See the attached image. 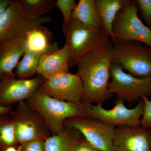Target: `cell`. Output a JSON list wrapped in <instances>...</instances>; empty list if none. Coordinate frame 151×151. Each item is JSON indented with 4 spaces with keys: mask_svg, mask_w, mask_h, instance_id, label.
<instances>
[{
    "mask_svg": "<svg viewBox=\"0 0 151 151\" xmlns=\"http://www.w3.org/2000/svg\"><path fill=\"white\" fill-rule=\"evenodd\" d=\"M78 131L65 127L64 129L45 141V151H71L78 140Z\"/></svg>",
    "mask_w": 151,
    "mask_h": 151,
    "instance_id": "18",
    "label": "cell"
},
{
    "mask_svg": "<svg viewBox=\"0 0 151 151\" xmlns=\"http://www.w3.org/2000/svg\"><path fill=\"white\" fill-rule=\"evenodd\" d=\"M11 0H0V19L7 8Z\"/></svg>",
    "mask_w": 151,
    "mask_h": 151,
    "instance_id": "28",
    "label": "cell"
},
{
    "mask_svg": "<svg viewBox=\"0 0 151 151\" xmlns=\"http://www.w3.org/2000/svg\"><path fill=\"white\" fill-rule=\"evenodd\" d=\"M23 12L33 19L42 17L56 7L54 0H16Z\"/></svg>",
    "mask_w": 151,
    "mask_h": 151,
    "instance_id": "20",
    "label": "cell"
},
{
    "mask_svg": "<svg viewBox=\"0 0 151 151\" xmlns=\"http://www.w3.org/2000/svg\"><path fill=\"white\" fill-rule=\"evenodd\" d=\"M0 81V105L11 106L29 98L44 81L38 75L27 79H20L16 76L5 74Z\"/></svg>",
    "mask_w": 151,
    "mask_h": 151,
    "instance_id": "12",
    "label": "cell"
},
{
    "mask_svg": "<svg viewBox=\"0 0 151 151\" xmlns=\"http://www.w3.org/2000/svg\"><path fill=\"white\" fill-rule=\"evenodd\" d=\"M51 18L43 17L33 19L22 11L16 0H11L0 19V45L9 41L25 37L30 30L50 22Z\"/></svg>",
    "mask_w": 151,
    "mask_h": 151,
    "instance_id": "9",
    "label": "cell"
},
{
    "mask_svg": "<svg viewBox=\"0 0 151 151\" xmlns=\"http://www.w3.org/2000/svg\"><path fill=\"white\" fill-rule=\"evenodd\" d=\"M10 114L18 144L36 140L45 141L51 136L41 116L24 101L19 103L16 109Z\"/></svg>",
    "mask_w": 151,
    "mask_h": 151,
    "instance_id": "7",
    "label": "cell"
},
{
    "mask_svg": "<svg viewBox=\"0 0 151 151\" xmlns=\"http://www.w3.org/2000/svg\"><path fill=\"white\" fill-rule=\"evenodd\" d=\"M26 51L25 37L12 40L2 44L0 48V77L5 74L16 76L13 70Z\"/></svg>",
    "mask_w": 151,
    "mask_h": 151,
    "instance_id": "15",
    "label": "cell"
},
{
    "mask_svg": "<svg viewBox=\"0 0 151 151\" xmlns=\"http://www.w3.org/2000/svg\"><path fill=\"white\" fill-rule=\"evenodd\" d=\"M63 33L65 45L70 52L71 65L95 49L110 41L108 36L102 30L86 25L74 19L63 24Z\"/></svg>",
    "mask_w": 151,
    "mask_h": 151,
    "instance_id": "3",
    "label": "cell"
},
{
    "mask_svg": "<svg viewBox=\"0 0 151 151\" xmlns=\"http://www.w3.org/2000/svg\"><path fill=\"white\" fill-rule=\"evenodd\" d=\"M112 63L139 78L151 77V47L136 41L113 45Z\"/></svg>",
    "mask_w": 151,
    "mask_h": 151,
    "instance_id": "4",
    "label": "cell"
},
{
    "mask_svg": "<svg viewBox=\"0 0 151 151\" xmlns=\"http://www.w3.org/2000/svg\"><path fill=\"white\" fill-rule=\"evenodd\" d=\"M43 25L35 28L27 33L25 37L26 51L42 55L59 49L57 44L52 43L50 32Z\"/></svg>",
    "mask_w": 151,
    "mask_h": 151,
    "instance_id": "16",
    "label": "cell"
},
{
    "mask_svg": "<svg viewBox=\"0 0 151 151\" xmlns=\"http://www.w3.org/2000/svg\"><path fill=\"white\" fill-rule=\"evenodd\" d=\"M124 101L116 100V105L111 109L104 108L102 104H83L87 117L118 127H137L140 126L141 118L144 111L142 100L134 108H127Z\"/></svg>",
    "mask_w": 151,
    "mask_h": 151,
    "instance_id": "8",
    "label": "cell"
},
{
    "mask_svg": "<svg viewBox=\"0 0 151 151\" xmlns=\"http://www.w3.org/2000/svg\"><path fill=\"white\" fill-rule=\"evenodd\" d=\"M0 48H1V45H0Z\"/></svg>",
    "mask_w": 151,
    "mask_h": 151,
    "instance_id": "32",
    "label": "cell"
},
{
    "mask_svg": "<svg viewBox=\"0 0 151 151\" xmlns=\"http://www.w3.org/2000/svg\"><path fill=\"white\" fill-rule=\"evenodd\" d=\"M144 111L141 119L140 126L145 129H151V100L148 97H144Z\"/></svg>",
    "mask_w": 151,
    "mask_h": 151,
    "instance_id": "25",
    "label": "cell"
},
{
    "mask_svg": "<svg viewBox=\"0 0 151 151\" xmlns=\"http://www.w3.org/2000/svg\"><path fill=\"white\" fill-rule=\"evenodd\" d=\"M18 144L11 116L0 115V151L16 147Z\"/></svg>",
    "mask_w": 151,
    "mask_h": 151,
    "instance_id": "22",
    "label": "cell"
},
{
    "mask_svg": "<svg viewBox=\"0 0 151 151\" xmlns=\"http://www.w3.org/2000/svg\"><path fill=\"white\" fill-rule=\"evenodd\" d=\"M111 81L108 89L118 99L133 103L151 95V77L139 78L124 71L121 65L112 63L110 69Z\"/></svg>",
    "mask_w": 151,
    "mask_h": 151,
    "instance_id": "6",
    "label": "cell"
},
{
    "mask_svg": "<svg viewBox=\"0 0 151 151\" xmlns=\"http://www.w3.org/2000/svg\"><path fill=\"white\" fill-rule=\"evenodd\" d=\"M71 151H100L95 148L86 140H78L73 145Z\"/></svg>",
    "mask_w": 151,
    "mask_h": 151,
    "instance_id": "27",
    "label": "cell"
},
{
    "mask_svg": "<svg viewBox=\"0 0 151 151\" xmlns=\"http://www.w3.org/2000/svg\"><path fill=\"white\" fill-rule=\"evenodd\" d=\"M70 55L67 45L41 56L37 73L44 80L63 71H68Z\"/></svg>",
    "mask_w": 151,
    "mask_h": 151,
    "instance_id": "14",
    "label": "cell"
},
{
    "mask_svg": "<svg viewBox=\"0 0 151 151\" xmlns=\"http://www.w3.org/2000/svg\"><path fill=\"white\" fill-rule=\"evenodd\" d=\"M124 0H94L97 13L102 22V30L112 38V27L118 12L122 8Z\"/></svg>",
    "mask_w": 151,
    "mask_h": 151,
    "instance_id": "17",
    "label": "cell"
},
{
    "mask_svg": "<svg viewBox=\"0 0 151 151\" xmlns=\"http://www.w3.org/2000/svg\"><path fill=\"white\" fill-rule=\"evenodd\" d=\"M71 19L102 30V21L95 9L94 0H79L73 10Z\"/></svg>",
    "mask_w": 151,
    "mask_h": 151,
    "instance_id": "19",
    "label": "cell"
},
{
    "mask_svg": "<svg viewBox=\"0 0 151 151\" xmlns=\"http://www.w3.org/2000/svg\"><path fill=\"white\" fill-rule=\"evenodd\" d=\"M21 145V151H45V141L36 140Z\"/></svg>",
    "mask_w": 151,
    "mask_h": 151,
    "instance_id": "26",
    "label": "cell"
},
{
    "mask_svg": "<svg viewBox=\"0 0 151 151\" xmlns=\"http://www.w3.org/2000/svg\"><path fill=\"white\" fill-rule=\"evenodd\" d=\"M65 127L77 130L89 144L100 151H113V139L116 127L87 117L67 119Z\"/></svg>",
    "mask_w": 151,
    "mask_h": 151,
    "instance_id": "10",
    "label": "cell"
},
{
    "mask_svg": "<svg viewBox=\"0 0 151 151\" xmlns=\"http://www.w3.org/2000/svg\"><path fill=\"white\" fill-rule=\"evenodd\" d=\"M134 2L146 25L151 29V0H135Z\"/></svg>",
    "mask_w": 151,
    "mask_h": 151,
    "instance_id": "24",
    "label": "cell"
},
{
    "mask_svg": "<svg viewBox=\"0 0 151 151\" xmlns=\"http://www.w3.org/2000/svg\"><path fill=\"white\" fill-rule=\"evenodd\" d=\"M56 7L62 14L63 24L68 23L71 19L72 13L77 3L74 0H57L55 1Z\"/></svg>",
    "mask_w": 151,
    "mask_h": 151,
    "instance_id": "23",
    "label": "cell"
},
{
    "mask_svg": "<svg viewBox=\"0 0 151 151\" xmlns=\"http://www.w3.org/2000/svg\"><path fill=\"white\" fill-rule=\"evenodd\" d=\"M40 87L45 94L57 100L82 104L83 85L77 73L73 74L69 70L59 72L44 80Z\"/></svg>",
    "mask_w": 151,
    "mask_h": 151,
    "instance_id": "11",
    "label": "cell"
},
{
    "mask_svg": "<svg viewBox=\"0 0 151 151\" xmlns=\"http://www.w3.org/2000/svg\"><path fill=\"white\" fill-rule=\"evenodd\" d=\"M113 151H151L150 131L141 126L117 127L113 139Z\"/></svg>",
    "mask_w": 151,
    "mask_h": 151,
    "instance_id": "13",
    "label": "cell"
},
{
    "mask_svg": "<svg viewBox=\"0 0 151 151\" xmlns=\"http://www.w3.org/2000/svg\"><path fill=\"white\" fill-rule=\"evenodd\" d=\"M11 106H2L0 105V115H6L11 113Z\"/></svg>",
    "mask_w": 151,
    "mask_h": 151,
    "instance_id": "29",
    "label": "cell"
},
{
    "mask_svg": "<svg viewBox=\"0 0 151 151\" xmlns=\"http://www.w3.org/2000/svg\"><path fill=\"white\" fill-rule=\"evenodd\" d=\"M138 12L134 1L124 0L113 22L111 39L114 43L136 41L151 47V29L139 18Z\"/></svg>",
    "mask_w": 151,
    "mask_h": 151,
    "instance_id": "5",
    "label": "cell"
},
{
    "mask_svg": "<svg viewBox=\"0 0 151 151\" xmlns=\"http://www.w3.org/2000/svg\"><path fill=\"white\" fill-rule=\"evenodd\" d=\"M150 134L151 136V129L150 131Z\"/></svg>",
    "mask_w": 151,
    "mask_h": 151,
    "instance_id": "31",
    "label": "cell"
},
{
    "mask_svg": "<svg viewBox=\"0 0 151 151\" xmlns=\"http://www.w3.org/2000/svg\"><path fill=\"white\" fill-rule=\"evenodd\" d=\"M25 102L40 115L52 135L64 129V122L67 119L87 117L83 103L77 104L57 100L45 94L40 86Z\"/></svg>",
    "mask_w": 151,
    "mask_h": 151,
    "instance_id": "2",
    "label": "cell"
},
{
    "mask_svg": "<svg viewBox=\"0 0 151 151\" xmlns=\"http://www.w3.org/2000/svg\"><path fill=\"white\" fill-rule=\"evenodd\" d=\"M113 46L109 41L76 63L83 85V104H102L113 96L108 89Z\"/></svg>",
    "mask_w": 151,
    "mask_h": 151,
    "instance_id": "1",
    "label": "cell"
},
{
    "mask_svg": "<svg viewBox=\"0 0 151 151\" xmlns=\"http://www.w3.org/2000/svg\"><path fill=\"white\" fill-rule=\"evenodd\" d=\"M41 56L40 55L26 51L17 66L15 75L17 78L29 79L30 77L37 73Z\"/></svg>",
    "mask_w": 151,
    "mask_h": 151,
    "instance_id": "21",
    "label": "cell"
},
{
    "mask_svg": "<svg viewBox=\"0 0 151 151\" xmlns=\"http://www.w3.org/2000/svg\"></svg>",
    "mask_w": 151,
    "mask_h": 151,
    "instance_id": "33",
    "label": "cell"
},
{
    "mask_svg": "<svg viewBox=\"0 0 151 151\" xmlns=\"http://www.w3.org/2000/svg\"><path fill=\"white\" fill-rule=\"evenodd\" d=\"M22 149V145L19 146L18 147H11L6 149L4 151H21Z\"/></svg>",
    "mask_w": 151,
    "mask_h": 151,
    "instance_id": "30",
    "label": "cell"
}]
</instances>
